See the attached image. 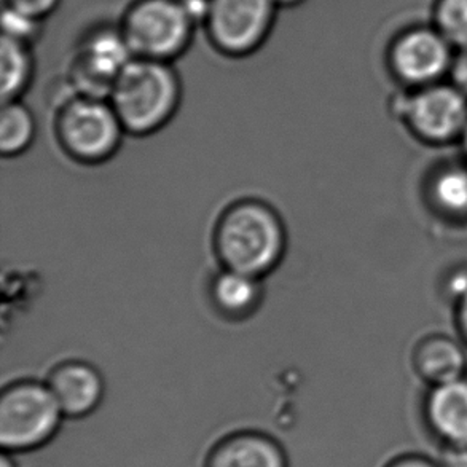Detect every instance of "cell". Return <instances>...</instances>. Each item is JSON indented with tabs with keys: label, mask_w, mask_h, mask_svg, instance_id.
Masks as SVG:
<instances>
[{
	"label": "cell",
	"mask_w": 467,
	"mask_h": 467,
	"mask_svg": "<svg viewBox=\"0 0 467 467\" xmlns=\"http://www.w3.org/2000/svg\"><path fill=\"white\" fill-rule=\"evenodd\" d=\"M209 302L222 319L246 321L264 302V279L222 268L209 283Z\"/></svg>",
	"instance_id": "4fadbf2b"
},
{
	"label": "cell",
	"mask_w": 467,
	"mask_h": 467,
	"mask_svg": "<svg viewBox=\"0 0 467 467\" xmlns=\"http://www.w3.org/2000/svg\"><path fill=\"white\" fill-rule=\"evenodd\" d=\"M399 112L411 131L428 142L455 140L467 127V98L451 83L417 88L400 101Z\"/></svg>",
	"instance_id": "9c48e42d"
},
{
	"label": "cell",
	"mask_w": 467,
	"mask_h": 467,
	"mask_svg": "<svg viewBox=\"0 0 467 467\" xmlns=\"http://www.w3.org/2000/svg\"><path fill=\"white\" fill-rule=\"evenodd\" d=\"M449 77L450 83L467 98V48L466 50H456Z\"/></svg>",
	"instance_id": "44dd1931"
},
{
	"label": "cell",
	"mask_w": 467,
	"mask_h": 467,
	"mask_svg": "<svg viewBox=\"0 0 467 467\" xmlns=\"http://www.w3.org/2000/svg\"><path fill=\"white\" fill-rule=\"evenodd\" d=\"M55 134L70 160L96 166L119 152L127 131L109 99L72 95L57 108Z\"/></svg>",
	"instance_id": "5b68a950"
},
{
	"label": "cell",
	"mask_w": 467,
	"mask_h": 467,
	"mask_svg": "<svg viewBox=\"0 0 467 467\" xmlns=\"http://www.w3.org/2000/svg\"><path fill=\"white\" fill-rule=\"evenodd\" d=\"M424 423L439 447L467 445V379L432 386L424 400Z\"/></svg>",
	"instance_id": "7c38bea8"
},
{
	"label": "cell",
	"mask_w": 467,
	"mask_h": 467,
	"mask_svg": "<svg viewBox=\"0 0 467 467\" xmlns=\"http://www.w3.org/2000/svg\"><path fill=\"white\" fill-rule=\"evenodd\" d=\"M279 10L275 0H206L202 27L219 55L243 59L268 42Z\"/></svg>",
	"instance_id": "8992f818"
},
{
	"label": "cell",
	"mask_w": 467,
	"mask_h": 467,
	"mask_svg": "<svg viewBox=\"0 0 467 467\" xmlns=\"http://www.w3.org/2000/svg\"><path fill=\"white\" fill-rule=\"evenodd\" d=\"M61 2L63 0H4V6L45 23V19L57 12Z\"/></svg>",
	"instance_id": "ffe728a7"
},
{
	"label": "cell",
	"mask_w": 467,
	"mask_h": 467,
	"mask_svg": "<svg viewBox=\"0 0 467 467\" xmlns=\"http://www.w3.org/2000/svg\"><path fill=\"white\" fill-rule=\"evenodd\" d=\"M34 45L2 36L0 40V95L2 102L21 99L36 76Z\"/></svg>",
	"instance_id": "9a60e30c"
},
{
	"label": "cell",
	"mask_w": 467,
	"mask_h": 467,
	"mask_svg": "<svg viewBox=\"0 0 467 467\" xmlns=\"http://www.w3.org/2000/svg\"><path fill=\"white\" fill-rule=\"evenodd\" d=\"M109 102L127 134L144 138L170 123L182 102L174 64L133 57L115 80Z\"/></svg>",
	"instance_id": "7a4b0ae2"
},
{
	"label": "cell",
	"mask_w": 467,
	"mask_h": 467,
	"mask_svg": "<svg viewBox=\"0 0 467 467\" xmlns=\"http://www.w3.org/2000/svg\"><path fill=\"white\" fill-rule=\"evenodd\" d=\"M222 268L265 278L285 259L287 230L272 204L244 198L222 211L213 232Z\"/></svg>",
	"instance_id": "6da1fadb"
},
{
	"label": "cell",
	"mask_w": 467,
	"mask_h": 467,
	"mask_svg": "<svg viewBox=\"0 0 467 467\" xmlns=\"http://www.w3.org/2000/svg\"><path fill=\"white\" fill-rule=\"evenodd\" d=\"M198 26L189 0H131L119 21L134 57L172 64L190 50Z\"/></svg>",
	"instance_id": "3957f363"
},
{
	"label": "cell",
	"mask_w": 467,
	"mask_h": 467,
	"mask_svg": "<svg viewBox=\"0 0 467 467\" xmlns=\"http://www.w3.org/2000/svg\"><path fill=\"white\" fill-rule=\"evenodd\" d=\"M278 4L279 8H292V6H298L305 4L306 0H275Z\"/></svg>",
	"instance_id": "484cf974"
},
{
	"label": "cell",
	"mask_w": 467,
	"mask_h": 467,
	"mask_svg": "<svg viewBox=\"0 0 467 467\" xmlns=\"http://www.w3.org/2000/svg\"><path fill=\"white\" fill-rule=\"evenodd\" d=\"M462 146H464V150L467 152V127L464 130V133L462 134Z\"/></svg>",
	"instance_id": "83f0119b"
},
{
	"label": "cell",
	"mask_w": 467,
	"mask_h": 467,
	"mask_svg": "<svg viewBox=\"0 0 467 467\" xmlns=\"http://www.w3.org/2000/svg\"><path fill=\"white\" fill-rule=\"evenodd\" d=\"M458 302V326L467 340V294H464Z\"/></svg>",
	"instance_id": "d4e9b609"
},
{
	"label": "cell",
	"mask_w": 467,
	"mask_h": 467,
	"mask_svg": "<svg viewBox=\"0 0 467 467\" xmlns=\"http://www.w3.org/2000/svg\"><path fill=\"white\" fill-rule=\"evenodd\" d=\"M449 291L453 297L460 298L467 294V272L456 273L451 276L449 283Z\"/></svg>",
	"instance_id": "cb8c5ba5"
},
{
	"label": "cell",
	"mask_w": 467,
	"mask_h": 467,
	"mask_svg": "<svg viewBox=\"0 0 467 467\" xmlns=\"http://www.w3.org/2000/svg\"><path fill=\"white\" fill-rule=\"evenodd\" d=\"M0 467H16L15 462H13L12 455L10 453H2V458H0Z\"/></svg>",
	"instance_id": "4316f807"
},
{
	"label": "cell",
	"mask_w": 467,
	"mask_h": 467,
	"mask_svg": "<svg viewBox=\"0 0 467 467\" xmlns=\"http://www.w3.org/2000/svg\"><path fill=\"white\" fill-rule=\"evenodd\" d=\"M202 467H289L285 447L262 431L243 430L221 437Z\"/></svg>",
	"instance_id": "8fae6325"
},
{
	"label": "cell",
	"mask_w": 467,
	"mask_h": 467,
	"mask_svg": "<svg viewBox=\"0 0 467 467\" xmlns=\"http://www.w3.org/2000/svg\"><path fill=\"white\" fill-rule=\"evenodd\" d=\"M455 53L436 26H411L392 38L386 63L398 82L423 88L449 76Z\"/></svg>",
	"instance_id": "ba28073f"
},
{
	"label": "cell",
	"mask_w": 467,
	"mask_h": 467,
	"mask_svg": "<svg viewBox=\"0 0 467 467\" xmlns=\"http://www.w3.org/2000/svg\"><path fill=\"white\" fill-rule=\"evenodd\" d=\"M432 25L455 50H466L467 0H436L432 5Z\"/></svg>",
	"instance_id": "ac0fdd59"
},
{
	"label": "cell",
	"mask_w": 467,
	"mask_h": 467,
	"mask_svg": "<svg viewBox=\"0 0 467 467\" xmlns=\"http://www.w3.org/2000/svg\"><path fill=\"white\" fill-rule=\"evenodd\" d=\"M133 57L119 23H98L77 40L67 83L76 95L109 99L115 80Z\"/></svg>",
	"instance_id": "52a82bcc"
},
{
	"label": "cell",
	"mask_w": 467,
	"mask_h": 467,
	"mask_svg": "<svg viewBox=\"0 0 467 467\" xmlns=\"http://www.w3.org/2000/svg\"><path fill=\"white\" fill-rule=\"evenodd\" d=\"M431 196L439 209L450 215L467 214V170L453 166L437 172Z\"/></svg>",
	"instance_id": "e0dca14e"
},
{
	"label": "cell",
	"mask_w": 467,
	"mask_h": 467,
	"mask_svg": "<svg viewBox=\"0 0 467 467\" xmlns=\"http://www.w3.org/2000/svg\"><path fill=\"white\" fill-rule=\"evenodd\" d=\"M437 462L442 467H467V445L439 447Z\"/></svg>",
	"instance_id": "603a6c76"
},
{
	"label": "cell",
	"mask_w": 467,
	"mask_h": 467,
	"mask_svg": "<svg viewBox=\"0 0 467 467\" xmlns=\"http://www.w3.org/2000/svg\"><path fill=\"white\" fill-rule=\"evenodd\" d=\"M47 385L66 418H87L98 410L106 392L101 372L87 360L69 359L51 368Z\"/></svg>",
	"instance_id": "30bf717a"
},
{
	"label": "cell",
	"mask_w": 467,
	"mask_h": 467,
	"mask_svg": "<svg viewBox=\"0 0 467 467\" xmlns=\"http://www.w3.org/2000/svg\"><path fill=\"white\" fill-rule=\"evenodd\" d=\"M383 467H442L437 458L423 455V453H400L398 456H392L389 462H385Z\"/></svg>",
	"instance_id": "7402d4cb"
},
{
	"label": "cell",
	"mask_w": 467,
	"mask_h": 467,
	"mask_svg": "<svg viewBox=\"0 0 467 467\" xmlns=\"http://www.w3.org/2000/svg\"><path fill=\"white\" fill-rule=\"evenodd\" d=\"M37 134V121L21 99L2 102L0 153L5 158L23 155L31 149Z\"/></svg>",
	"instance_id": "2e32d148"
},
{
	"label": "cell",
	"mask_w": 467,
	"mask_h": 467,
	"mask_svg": "<svg viewBox=\"0 0 467 467\" xmlns=\"http://www.w3.org/2000/svg\"><path fill=\"white\" fill-rule=\"evenodd\" d=\"M415 367L421 379L431 385H445L464 379L466 353L455 340L436 335L420 343L415 353Z\"/></svg>",
	"instance_id": "5bb4252c"
},
{
	"label": "cell",
	"mask_w": 467,
	"mask_h": 467,
	"mask_svg": "<svg viewBox=\"0 0 467 467\" xmlns=\"http://www.w3.org/2000/svg\"><path fill=\"white\" fill-rule=\"evenodd\" d=\"M63 411L47 381L16 379L0 392V445L5 453H27L50 443Z\"/></svg>",
	"instance_id": "277c9868"
},
{
	"label": "cell",
	"mask_w": 467,
	"mask_h": 467,
	"mask_svg": "<svg viewBox=\"0 0 467 467\" xmlns=\"http://www.w3.org/2000/svg\"><path fill=\"white\" fill-rule=\"evenodd\" d=\"M44 21L29 18L23 13L15 12L8 6H4L2 13V36L16 38L26 44L34 45L42 37Z\"/></svg>",
	"instance_id": "d6986e66"
}]
</instances>
